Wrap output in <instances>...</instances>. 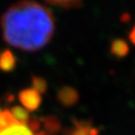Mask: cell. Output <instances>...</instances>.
Masks as SVG:
<instances>
[{
    "label": "cell",
    "mask_w": 135,
    "mask_h": 135,
    "mask_svg": "<svg viewBox=\"0 0 135 135\" xmlns=\"http://www.w3.org/2000/svg\"><path fill=\"white\" fill-rule=\"evenodd\" d=\"M72 135H98V131L89 125L79 124L77 125V128L74 130Z\"/></svg>",
    "instance_id": "obj_9"
},
{
    "label": "cell",
    "mask_w": 135,
    "mask_h": 135,
    "mask_svg": "<svg viewBox=\"0 0 135 135\" xmlns=\"http://www.w3.org/2000/svg\"><path fill=\"white\" fill-rule=\"evenodd\" d=\"M129 39L132 43L135 45V26L131 29V31L129 32Z\"/></svg>",
    "instance_id": "obj_12"
},
{
    "label": "cell",
    "mask_w": 135,
    "mask_h": 135,
    "mask_svg": "<svg viewBox=\"0 0 135 135\" xmlns=\"http://www.w3.org/2000/svg\"><path fill=\"white\" fill-rule=\"evenodd\" d=\"M45 127L51 132H56L60 129V124L55 117H48L45 119Z\"/></svg>",
    "instance_id": "obj_11"
},
{
    "label": "cell",
    "mask_w": 135,
    "mask_h": 135,
    "mask_svg": "<svg viewBox=\"0 0 135 135\" xmlns=\"http://www.w3.org/2000/svg\"><path fill=\"white\" fill-rule=\"evenodd\" d=\"M10 113L13 116L15 120L18 123H22V124H26L29 121V113L28 111L22 106H14L11 108Z\"/></svg>",
    "instance_id": "obj_7"
},
{
    "label": "cell",
    "mask_w": 135,
    "mask_h": 135,
    "mask_svg": "<svg viewBox=\"0 0 135 135\" xmlns=\"http://www.w3.org/2000/svg\"><path fill=\"white\" fill-rule=\"evenodd\" d=\"M20 103L28 111H35L38 109L41 103V96L33 88H27L20 91L18 95Z\"/></svg>",
    "instance_id": "obj_2"
},
{
    "label": "cell",
    "mask_w": 135,
    "mask_h": 135,
    "mask_svg": "<svg viewBox=\"0 0 135 135\" xmlns=\"http://www.w3.org/2000/svg\"><path fill=\"white\" fill-rule=\"evenodd\" d=\"M16 65V57L9 50H5L0 53V69L5 72L12 71Z\"/></svg>",
    "instance_id": "obj_5"
},
{
    "label": "cell",
    "mask_w": 135,
    "mask_h": 135,
    "mask_svg": "<svg viewBox=\"0 0 135 135\" xmlns=\"http://www.w3.org/2000/svg\"><path fill=\"white\" fill-rule=\"evenodd\" d=\"M110 52L115 57L123 58L129 52V46L123 39H115L111 43Z\"/></svg>",
    "instance_id": "obj_6"
},
{
    "label": "cell",
    "mask_w": 135,
    "mask_h": 135,
    "mask_svg": "<svg viewBox=\"0 0 135 135\" xmlns=\"http://www.w3.org/2000/svg\"><path fill=\"white\" fill-rule=\"evenodd\" d=\"M57 97L61 104L68 107L72 106V105L77 103L79 95H78V92L74 88L65 86L59 90Z\"/></svg>",
    "instance_id": "obj_3"
},
{
    "label": "cell",
    "mask_w": 135,
    "mask_h": 135,
    "mask_svg": "<svg viewBox=\"0 0 135 135\" xmlns=\"http://www.w3.org/2000/svg\"><path fill=\"white\" fill-rule=\"evenodd\" d=\"M0 135H33V132L26 124L15 122L4 128H0Z\"/></svg>",
    "instance_id": "obj_4"
},
{
    "label": "cell",
    "mask_w": 135,
    "mask_h": 135,
    "mask_svg": "<svg viewBox=\"0 0 135 135\" xmlns=\"http://www.w3.org/2000/svg\"><path fill=\"white\" fill-rule=\"evenodd\" d=\"M48 3L62 8H76L80 6L83 0H46Z\"/></svg>",
    "instance_id": "obj_8"
},
{
    "label": "cell",
    "mask_w": 135,
    "mask_h": 135,
    "mask_svg": "<svg viewBox=\"0 0 135 135\" xmlns=\"http://www.w3.org/2000/svg\"><path fill=\"white\" fill-rule=\"evenodd\" d=\"M3 39L23 51H37L49 43L55 31V20L48 7L33 0H20L1 17Z\"/></svg>",
    "instance_id": "obj_1"
},
{
    "label": "cell",
    "mask_w": 135,
    "mask_h": 135,
    "mask_svg": "<svg viewBox=\"0 0 135 135\" xmlns=\"http://www.w3.org/2000/svg\"><path fill=\"white\" fill-rule=\"evenodd\" d=\"M32 88L38 92L39 94L40 93H45L47 90V83L43 78L34 76L32 78Z\"/></svg>",
    "instance_id": "obj_10"
}]
</instances>
